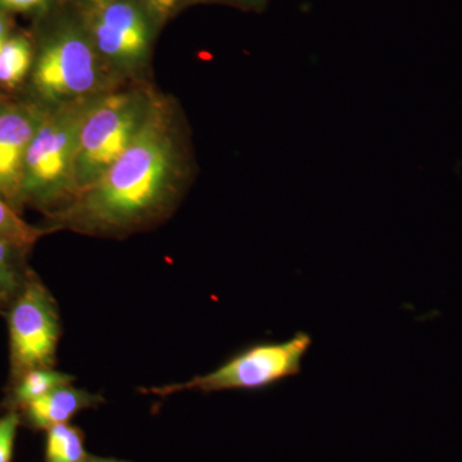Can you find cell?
Segmentation results:
<instances>
[{
    "mask_svg": "<svg viewBox=\"0 0 462 462\" xmlns=\"http://www.w3.org/2000/svg\"><path fill=\"white\" fill-rule=\"evenodd\" d=\"M182 176L172 109L156 98L126 151L98 181L53 214L51 226L111 236L144 229L171 211Z\"/></svg>",
    "mask_w": 462,
    "mask_h": 462,
    "instance_id": "obj_1",
    "label": "cell"
},
{
    "mask_svg": "<svg viewBox=\"0 0 462 462\" xmlns=\"http://www.w3.org/2000/svg\"><path fill=\"white\" fill-rule=\"evenodd\" d=\"M91 99L66 103L48 114L44 112L27 149L21 199L54 208L56 214L78 196L76 152L81 124Z\"/></svg>",
    "mask_w": 462,
    "mask_h": 462,
    "instance_id": "obj_2",
    "label": "cell"
},
{
    "mask_svg": "<svg viewBox=\"0 0 462 462\" xmlns=\"http://www.w3.org/2000/svg\"><path fill=\"white\" fill-rule=\"evenodd\" d=\"M312 337L297 331L291 338L263 340L245 346L212 372L187 382L142 389V393L170 397L182 392H263L302 373L303 361L311 349Z\"/></svg>",
    "mask_w": 462,
    "mask_h": 462,
    "instance_id": "obj_3",
    "label": "cell"
},
{
    "mask_svg": "<svg viewBox=\"0 0 462 462\" xmlns=\"http://www.w3.org/2000/svg\"><path fill=\"white\" fill-rule=\"evenodd\" d=\"M154 99L153 93L143 89L107 91L91 99L76 152L78 196L98 181L126 151L147 120Z\"/></svg>",
    "mask_w": 462,
    "mask_h": 462,
    "instance_id": "obj_4",
    "label": "cell"
},
{
    "mask_svg": "<svg viewBox=\"0 0 462 462\" xmlns=\"http://www.w3.org/2000/svg\"><path fill=\"white\" fill-rule=\"evenodd\" d=\"M5 312L11 384L32 370L54 367L62 336L60 309L50 289L35 273H29Z\"/></svg>",
    "mask_w": 462,
    "mask_h": 462,
    "instance_id": "obj_5",
    "label": "cell"
},
{
    "mask_svg": "<svg viewBox=\"0 0 462 462\" xmlns=\"http://www.w3.org/2000/svg\"><path fill=\"white\" fill-rule=\"evenodd\" d=\"M96 51L80 32L60 33L45 45L33 69L36 90L56 106L107 93V72Z\"/></svg>",
    "mask_w": 462,
    "mask_h": 462,
    "instance_id": "obj_6",
    "label": "cell"
},
{
    "mask_svg": "<svg viewBox=\"0 0 462 462\" xmlns=\"http://www.w3.org/2000/svg\"><path fill=\"white\" fill-rule=\"evenodd\" d=\"M100 8L94 25L97 51L123 69L141 65L151 42L147 20L141 9L133 3L115 0Z\"/></svg>",
    "mask_w": 462,
    "mask_h": 462,
    "instance_id": "obj_7",
    "label": "cell"
},
{
    "mask_svg": "<svg viewBox=\"0 0 462 462\" xmlns=\"http://www.w3.org/2000/svg\"><path fill=\"white\" fill-rule=\"evenodd\" d=\"M42 116L44 112L32 106H9L0 109V196L9 205L21 200L27 149Z\"/></svg>",
    "mask_w": 462,
    "mask_h": 462,
    "instance_id": "obj_8",
    "label": "cell"
},
{
    "mask_svg": "<svg viewBox=\"0 0 462 462\" xmlns=\"http://www.w3.org/2000/svg\"><path fill=\"white\" fill-rule=\"evenodd\" d=\"M105 402L102 394L93 393L87 389L63 385L41 398L18 407L21 422L33 430L47 431L56 425L67 424L78 413L96 409Z\"/></svg>",
    "mask_w": 462,
    "mask_h": 462,
    "instance_id": "obj_9",
    "label": "cell"
},
{
    "mask_svg": "<svg viewBox=\"0 0 462 462\" xmlns=\"http://www.w3.org/2000/svg\"><path fill=\"white\" fill-rule=\"evenodd\" d=\"M74 382V376L60 372L54 367L32 370V372L23 374L17 382L11 384L7 400L8 409L17 410L23 404L32 402L54 389L72 384Z\"/></svg>",
    "mask_w": 462,
    "mask_h": 462,
    "instance_id": "obj_10",
    "label": "cell"
},
{
    "mask_svg": "<svg viewBox=\"0 0 462 462\" xmlns=\"http://www.w3.org/2000/svg\"><path fill=\"white\" fill-rule=\"evenodd\" d=\"M45 462H87L90 454L85 447L84 431L67 424L56 425L45 431Z\"/></svg>",
    "mask_w": 462,
    "mask_h": 462,
    "instance_id": "obj_11",
    "label": "cell"
},
{
    "mask_svg": "<svg viewBox=\"0 0 462 462\" xmlns=\"http://www.w3.org/2000/svg\"><path fill=\"white\" fill-rule=\"evenodd\" d=\"M27 249L0 238V312H5L23 288L30 270L23 264Z\"/></svg>",
    "mask_w": 462,
    "mask_h": 462,
    "instance_id": "obj_12",
    "label": "cell"
},
{
    "mask_svg": "<svg viewBox=\"0 0 462 462\" xmlns=\"http://www.w3.org/2000/svg\"><path fill=\"white\" fill-rule=\"evenodd\" d=\"M32 63V51L23 38L8 39L0 50V83L14 87L23 80Z\"/></svg>",
    "mask_w": 462,
    "mask_h": 462,
    "instance_id": "obj_13",
    "label": "cell"
},
{
    "mask_svg": "<svg viewBox=\"0 0 462 462\" xmlns=\"http://www.w3.org/2000/svg\"><path fill=\"white\" fill-rule=\"evenodd\" d=\"M51 229H39L21 218L7 200L0 196V238L14 243L18 247L30 249Z\"/></svg>",
    "mask_w": 462,
    "mask_h": 462,
    "instance_id": "obj_14",
    "label": "cell"
},
{
    "mask_svg": "<svg viewBox=\"0 0 462 462\" xmlns=\"http://www.w3.org/2000/svg\"><path fill=\"white\" fill-rule=\"evenodd\" d=\"M21 422L20 412L8 409L0 416V462H12L14 442H16L18 427Z\"/></svg>",
    "mask_w": 462,
    "mask_h": 462,
    "instance_id": "obj_15",
    "label": "cell"
},
{
    "mask_svg": "<svg viewBox=\"0 0 462 462\" xmlns=\"http://www.w3.org/2000/svg\"><path fill=\"white\" fill-rule=\"evenodd\" d=\"M47 0H0V5L3 8L11 9V11H30V9L42 7Z\"/></svg>",
    "mask_w": 462,
    "mask_h": 462,
    "instance_id": "obj_16",
    "label": "cell"
},
{
    "mask_svg": "<svg viewBox=\"0 0 462 462\" xmlns=\"http://www.w3.org/2000/svg\"><path fill=\"white\" fill-rule=\"evenodd\" d=\"M148 2L157 12L163 14L171 11L178 5L179 0H148Z\"/></svg>",
    "mask_w": 462,
    "mask_h": 462,
    "instance_id": "obj_17",
    "label": "cell"
},
{
    "mask_svg": "<svg viewBox=\"0 0 462 462\" xmlns=\"http://www.w3.org/2000/svg\"><path fill=\"white\" fill-rule=\"evenodd\" d=\"M7 41V26H5V20L0 17V50H2L3 45H5Z\"/></svg>",
    "mask_w": 462,
    "mask_h": 462,
    "instance_id": "obj_18",
    "label": "cell"
},
{
    "mask_svg": "<svg viewBox=\"0 0 462 462\" xmlns=\"http://www.w3.org/2000/svg\"><path fill=\"white\" fill-rule=\"evenodd\" d=\"M87 462H130L126 460H121V458L115 457H98V456L91 455L89 460Z\"/></svg>",
    "mask_w": 462,
    "mask_h": 462,
    "instance_id": "obj_19",
    "label": "cell"
},
{
    "mask_svg": "<svg viewBox=\"0 0 462 462\" xmlns=\"http://www.w3.org/2000/svg\"><path fill=\"white\" fill-rule=\"evenodd\" d=\"M88 2L93 3V5H99V7H103V5H107L109 2H114V0H88Z\"/></svg>",
    "mask_w": 462,
    "mask_h": 462,
    "instance_id": "obj_20",
    "label": "cell"
}]
</instances>
